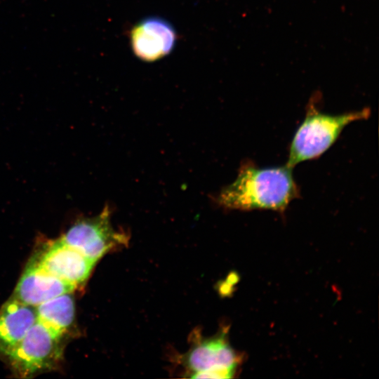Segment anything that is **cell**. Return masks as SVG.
Instances as JSON below:
<instances>
[{"label":"cell","mask_w":379,"mask_h":379,"mask_svg":"<svg viewBox=\"0 0 379 379\" xmlns=\"http://www.w3.org/2000/svg\"><path fill=\"white\" fill-rule=\"evenodd\" d=\"M193 378H230L239 359L222 336L201 340L184 357Z\"/></svg>","instance_id":"6"},{"label":"cell","mask_w":379,"mask_h":379,"mask_svg":"<svg viewBox=\"0 0 379 379\" xmlns=\"http://www.w3.org/2000/svg\"><path fill=\"white\" fill-rule=\"evenodd\" d=\"M77 288L46 272L31 258L18 282L13 298L36 307L61 294Z\"/></svg>","instance_id":"8"},{"label":"cell","mask_w":379,"mask_h":379,"mask_svg":"<svg viewBox=\"0 0 379 379\" xmlns=\"http://www.w3.org/2000/svg\"><path fill=\"white\" fill-rule=\"evenodd\" d=\"M370 114L368 109L328 114L311 105L291 140L286 164L293 168L299 163L319 157L335 142L347 124L366 119Z\"/></svg>","instance_id":"2"},{"label":"cell","mask_w":379,"mask_h":379,"mask_svg":"<svg viewBox=\"0 0 379 379\" xmlns=\"http://www.w3.org/2000/svg\"><path fill=\"white\" fill-rule=\"evenodd\" d=\"M42 269L77 289L85 285L96 263L60 238L43 244L32 258Z\"/></svg>","instance_id":"5"},{"label":"cell","mask_w":379,"mask_h":379,"mask_svg":"<svg viewBox=\"0 0 379 379\" xmlns=\"http://www.w3.org/2000/svg\"><path fill=\"white\" fill-rule=\"evenodd\" d=\"M72 293L61 294L35 307L37 320L64 337L75 329L76 310Z\"/></svg>","instance_id":"10"},{"label":"cell","mask_w":379,"mask_h":379,"mask_svg":"<svg viewBox=\"0 0 379 379\" xmlns=\"http://www.w3.org/2000/svg\"><path fill=\"white\" fill-rule=\"evenodd\" d=\"M293 168H260L251 161L241 166L235 180L218 194L217 203L230 209H267L284 212L300 197Z\"/></svg>","instance_id":"1"},{"label":"cell","mask_w":379,"mask_h":379,"mask_svg":"<svg viewBox=\"0 0 379 379\" xmlns=\"http://www.w3.org/2000/svg\"><path fill=\"white\" fill-rule=\"evenodd\" d=\"M111 211L106 206L93 218L77 220L60 239L95 262L103 255L126 244L128 237L116 231L110 221Z\"/></svg>","instance_id":"4"},{"label":"cell","mask_w":379,"mask_h":379,"mask_svg":"<svg viewBox=\"0 0 379 379\" xmlns=\"http://www.w3.org/2000/svg\"><path fill=\"white\" fill-rule=\"evenodd\" d=\"M177 42L175 29L167 20L148 17L135 25L130 33L132 51L140 60L157 61L174 49Z\"/></svg>","instance_id":"7"},{"label":"cell","mask_w":379,"mask_h":379,"mask_svg":"<svg viewBox=\"0 0 379 379\" xmlns=\"http://www.w3.org/2000/svg\"><path fill=\"white\" fill-rule=\"evenodd\" d=\"M37 320L36 307L11 298L0 308V356L6 357Z\"/></svg>","instance_id":"9"},{"label":"cell","mask_w":379,"mask_h":379,"mask_svg":"<svg viewBox=\"0 0 379 379\" xmlns=\"http://www.w3.org/2000/svg\"><path fill=\"white\" fill-rule=\"evenodd\" d=\"M65 338L36 320L6 358L22 378L53 370L62 360Z\"/></svg>","instance_id":"3"}]
</instances>
